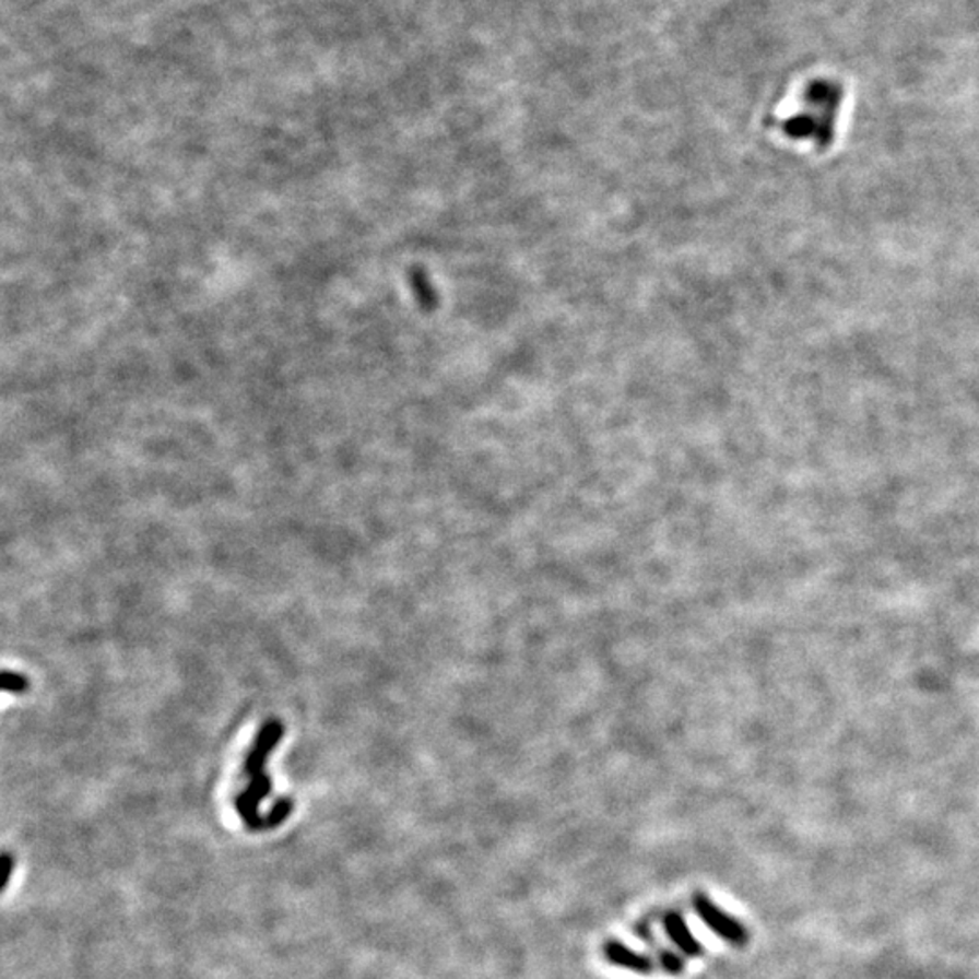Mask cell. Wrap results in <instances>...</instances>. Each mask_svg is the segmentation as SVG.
I'll list each match as a JSON object with an SVG mask.
<instances>
[{
    "label": "cell",
    "mask_w": 979,
    "mask_h": 979,
    "mask_svg": "<svg viewBox=\"0 0 979 979\" xmlns=\"http://www.w3.org/2000/svg\"><path fill=\"white\" fill-rule=\"evenodd\" d=\"M604 958L610 964L615 965V967L629 970V972H635V975H650L651 970H653V964H651V959L646 954L637 953V951L621 942H608L604 945Z\"/></svg>",
    "instance_id": "5b68a950"
},
{
    "label": "cell",
    "mask_w": 979,
    "mask_h": 979,
    "mask_svg": "<svg viewBox=\"0 0 979 979\" xmlns=\"http://www.w3.org/2000/svg\"><path fill=\"white\" fill-rule=\"evenodd\" d=\"M844 90L835 81L811 82L805 90L804 109L783 122V133L794 140H810L818 150H827L835 139L836 118Z\"/></svg>",
    "instance_id": "6da1fadb"
},
{
    "label": "cell",
    "mask_w": 979,
    "mask_h": 979,
    "mask_svg": "<svg viewBox=\"0 0 979 979\" xmlns=\"http://www.w3.org/2000/svg\"><path fill=\"white\" fill-rule=\"evenodd\" d=\"M30 686V682H27L26 676L21 675V673H13V671H4V675H2V689L8 693H24Z\"/></svg>",
    "instance_id": "52a82bcc"
},
{
    "label": "cell",
    "mask_w": 979,
    "mask_h": 979,
    "mask_svg": "<svg viewBox=\"0 0 979 979\" xmlns=\"http://www.w3.org/2000/svg\"><path fill=\"white\" fill-rule=\"evenodd\" d=\"M283 726L278 720H271L269 724L261 730L260 736L256 740L252 750L245 758V775L249 778L266 775L267 756L271 755V751L276 747L278 742L282 740Z\"/></svg>",
    "instance_id": "3957f363"
},
{
    "label": "cell",
    "mask_w": 979,
    "mask_h": 979,
    "mask_svg": "<svg viewBox=\"0 0 979 979\" xmlns=\"http://www.w3.org/2000/svg\"><path fill=\"white\" fill-rule=\"evenodd\" d=\"M662 925H664L665 934L670 937L671 943L682 954H686L689 958H700L703 956L704 945L698 942L697 937L693 936L692 929L687 927L684 916L679 915V912H670V915L664 916Z\"/></svg>",
    "instance_id": "277c9868"
},
{
    "label": "cell",
    "mask_w": 979,
    "mask_h": 979,
    "mask_svg": "<svg viewBox=\"0 0 979 979\" xmlns=\"http://www.w3.org/2000/svg\"><path fill=\"white\" fill-rule=\"evenodd\" d=\"M693 907L698 918L704 921V925L711 929L724 942L731 943L734 947H744L745 943L750 942L747 929L736 918L720 909L713 899H709L706 895H697L693 898Z\"/></svg>",
    "instance_id": "7a4b0ae2"
},
{
    "label": "cell",
    "mask_w": 979,
    "mask_h": 979,
    "mask_svg": "<svg viewBox=\"0 0 979 979\" xmlns=\"http://www.w3.org/2000/svg\"><path fill=\"white\" fill-rule=\"evenodd\" d=\"M659 962L668 975L679 976L684 972V959L679 954L671 953L668 948H660Z\"/></svg>",
    "instance_id": "8992f818"
}]
</instances>
